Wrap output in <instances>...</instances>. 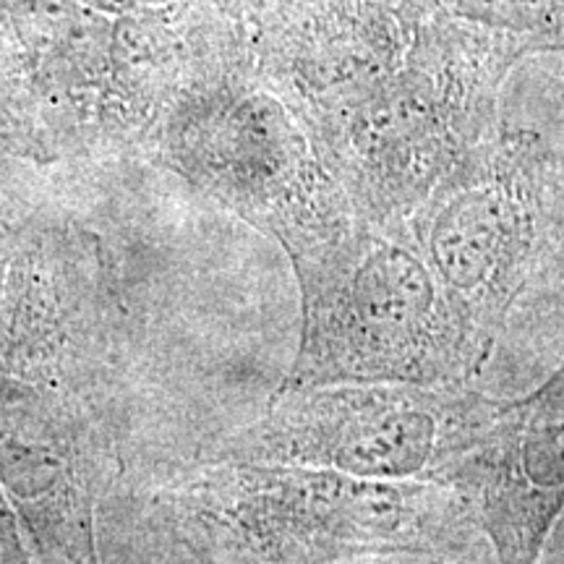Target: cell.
Here are the masks:
<instances>
[{"label": "cell", "mask_w": 564, "mask_h": 564, "mask_svg": "<svg viewBox=\"0 0 564 564\" xmlns=\"http://www.w3.org/2000/svg\"><path fill=\"white\" fill-rule=\"evenodd\" d=\"M444 484L468 499L499 564H539L564 512V364L523 398L497 400Z\"/></svg>", "instance_id": "obj_5"}, {"label": "cell", "mask_w": 564, "mask_h": 564, "mask_svg": "<svg viewBox=\"0 0 564 564\" xmlns=\"http://www.w3.org/2000/svg\"><path fill=\"white\" fill-rule=\"evenodd\" d=\"M541 194V141L525 131L489 133L453 162L411 215V246L486 358L533 274Z\"/></svg>", "instance_id": "obj_4"}, {"label": "cell", "mask_w": 564, "mask_h": 564, "mask_svg": "<svg viewBox=\"0 0 564 564\" xmlns=\"http://www.w3.org/2000/svg\"><path fill=\"white\" fill-rule=\"evenodd\" d=\"M494 405L497 398L468 384L280 387L262 421L230 444V455L371 481L444 484Z\"/></svg>", "instance_id": "obj_3"}, {"label": "cell", "mask_w": 564, "mask_h": 564, "mask_svg": "<svg viewBox=\"0 0 564 564\" xmlns=\"http://www.w3.org/2000/svg\"><path fill=\"white\" fill-rule=\"evenodd\" d=\"M209 510L243 564H324L366 552H429L474 520L455 486L371 481L253 463L207 486Z\"/></svg>", "instance_id": "obj_2"}, {"label": "cell", "mask_w": 564, "mask_h": 564, "mask_svg": "<svg viewBox=\"0 0 564 564\" xmlns=\"http://www.w3.org/2000/svg\"><path fill=\"white\" fill-rule=\"evenodd\" d=\"M291 264L301 337L280 387L468 384L489 361L403 238L358 220Z\"/></svg>", "instance_id": "obj_1"}]
</instances>
